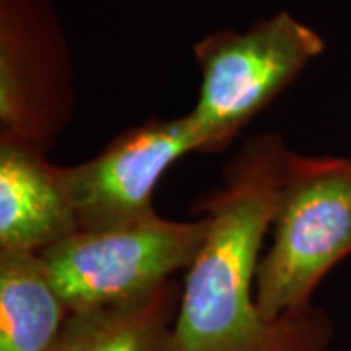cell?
Segmentation results:
<instances>
[{
  "label": "cell",
  "instance_id": "1",
  "mask_svg": "<svg viewBox=\"0 0 351 351\" xmlns=\"http://www.w3.org/2000/svg\"><path fill=\"white\" fill-rule=\"evenodd\" d=\"M291 149L277 133L250 137L225 166L223 182L195 201L207 239L186 269L172 351H328L334 324L324 311L265 320L256 302L260 252L276 213Z\"/></svg>",
  "mask_w": 351,
  "mask_h": 351
},
{
  "label": "cell",
  "instance_id": "2",
  "mask_svg": "<svg viewBox=\"0 0 351 351\" xmlns=\"http://www.w3.org/2000/svg\"><path fill=\"white\" fill-rule=\"evenodd\" d=\"M260 258L256 302L265 320L299 313L351 254V158L291 152Z\"/></svg>",
  "mask_w": 351,
  "mask_h": 351
},
{
  "label": "cell",
  "instance_id": "3",
  "mask_svg": "<svg viewBox=\"0 0 351 351\" xmlns=\"http://www.w3.org/2000/svg\"><path fill=\"white\" fill-rule=\"evenodd\" d=\"M201 88L188 113L199 152L226 149L254 117L265 112L308 63L324 39L289 12H277L244 32H219L193 47Z\"/></svg>",
  "mask_w": 351,
  "mask_h": 351
},
{
  "label": "cell",
  "instance_id": "4",
  "mask_svg": "<svg viewBox=\"0 0 351 351\" xmlns=\"http://www.w3.org/2000/svg\"><path fill=\"white\" fill-rule=\"evenodd\" d=\"M207 230L203 215L172 221L154 213L129 225L78 230L39 256L71 314L86 313L164 287L197 258Z\"/></svg>",
  "mask_w": 351,
  "mask_h": 351
},
{
  "label": "cell",
  "instance_id": "5",
  "mask_svg": "<svg viewBox=\"0 0 351 351\" xmlns=\"http://www.w3.org/2000/svg\"><path fill=\"white\" fill-rule=\"evenodd\" d=\"M73 112L71 64L43 0H2L0 137L49 152Z\"/></svg>",
  "mask_w": 351,
  "mask_h": 351
},
{
  "label": "cell",
  "instance_id": "6",
  "mask_svg": "<svg viewBox=\"0 0 351 351\" xmlns=\"http://www.w3.org/2000/svg\"><path fill=\"white\" fill-rule=\"evenodd\" d=\"M189 152H199V138L186 113L151 117L115 135L86 162L61 166L80 230L129 225L156 213L154 189Z\"/></svg>",
  "mask_w": 351,
  "mask_h": 351
},
{
  "label": "cell",
  "instance_id": "7",
  "mask_svg": "<svg viewBox=\"0 0 351 351\" xmlns=\"http://www.w3.org/2000/svg\"><path fill=\"white\" fill-rule=\"evenodd\" d=\"M80 230L61 166L0 137V252L41 254Z\"/></svg>",
  "mask_w": 351,
  "mask_h": 351
},
{
  "label": "cell",
  "instance_id": "8",
  "mask_svg": "<svg viewBox=\"0 0 351 351\" xmlns=\"http://www.w3.org/2000/svg\"><path fill=\"white\" fill-rule=\"evenodd\" d=\"M180 293L172 279L138 301L73 313L51 351H172Z\"/></svg>",
  "mask_w": 351,
  "mask_h": 351
},
{
  "label": "cell",
  "instance_id": "9",
  "mask_svg": "<svg viewBox=\"0 0 351 351\" xmlns=\"http://www.w3.org/2000/svg\"><path fill=\"white\" fill-rule=\"evenodd\" d=\"M69 316L39 254L0 252V351H51Z\"/></svg>",
  "mask_w": 351,
  "mask_h": 351
}]
</instances>
